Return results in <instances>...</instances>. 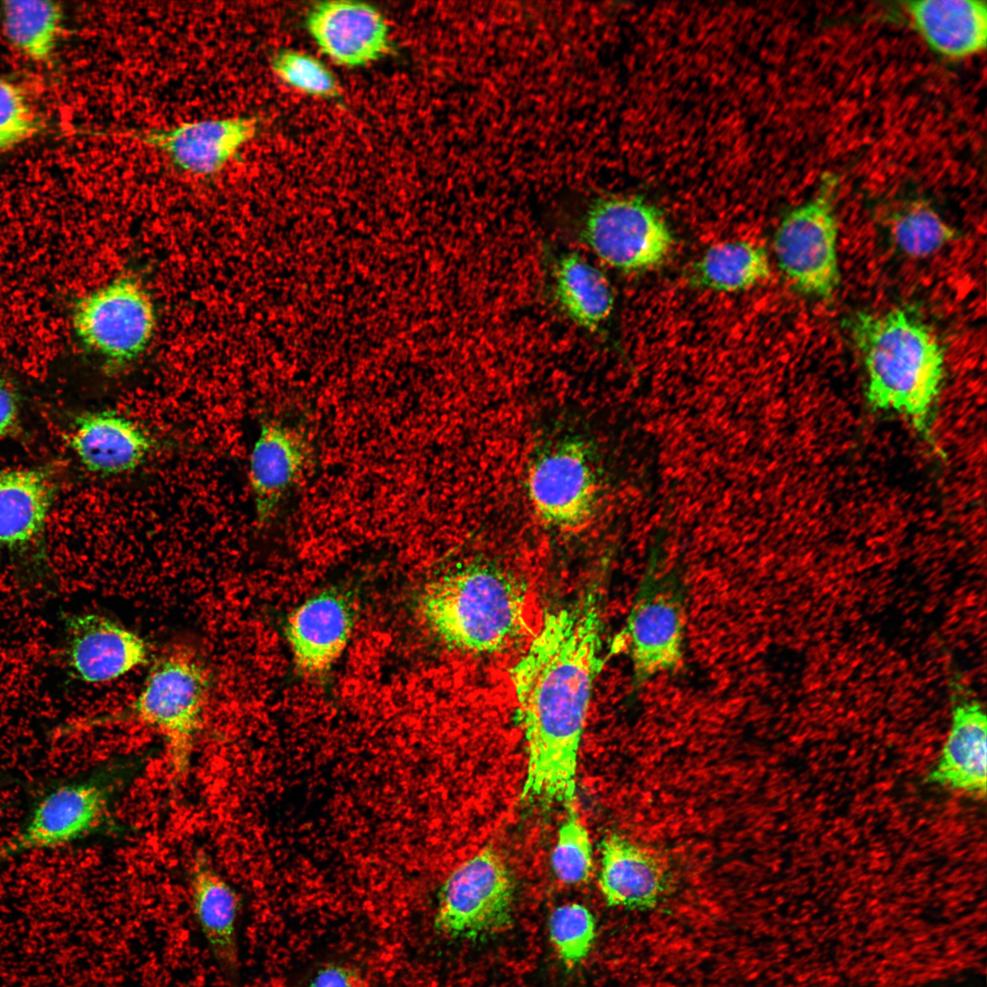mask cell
I'll list each match as a JSON object with an SVG mask.
<instances>
[{
	"label": "cell",
	"mask_w": 987,
	"mask_h": 987,
	"mask_svg": "<svg viewBox=\"0 0 987 987\" xmlns=\"http://www.w3.org/2000/svg\"><path fill=\"white\" fill-rule=\"evenodd\" d=\"M601 599L589 589L548 611L510 681L527 753L521 798L572 807L595 680L608 659Z\"/></svg>",
	"instance_id": "cell-1"
},
{
	"label": "cell",
	"mask_w": 987,
	"mask_h": 987,
	"mask_svg": "<svg viewBox=\"0 0 987 987\" xmlns=\"http://www.w3.org/2000/svg\"><path fill=\"white\" fill-rule=\"evenodd\" d=\"M847 324L863 358L871 409L906 417L932 443L945 376L944 350L935 333L907 308L878 314L858 312Z\"/></svg>",
	"instance_id": "cell-2"
},
{
	"label": "cell",
	"mask_w": 987,
	"mask_h": 987,
	"mask_svg": "<svg viewBox=\"0 0 987 987\" xmlns=\"http://www.w3.org/2000/svg\"><path fill=\"white\" fill-rule=\"evenodd\" d=\"M419 611L427 627L446 644L492 653L523 631L525 592L503 568L472 562L430 582L420 596Z\"/></svg>",
	"instance_id": "cell-3"
},
{
	"label": "cell",
	"mask_w": 987,
	"mask_h": 987,
	"mask_svg": "<svg viewBox=\"0 0 987 987\" xmlns=\"http://www.w3.org/2000/svg\"><path fill=\"white\" fill-rule=\"evenodd\" d=\"M207 674L196 653L184 647L165 653L152 667L131 716L160 734L175 781L188 773L204 725Z\"/></svg>",
	"instance_id": "cell-4"
},
{
	"label": "cell",
	"mask_w": 987,
	"mask_h": 987,
	"mask_svg": "<svg viewBox=\"0 0 987 987\" xmlns=\"http://www.w3.org/2000/svg\"><path fill=\"white\" fill-rule=\"evenodd\" d=\"M131 771L126 761L111 763L47 791L22 825L0 843V865L28 853L70 844L101 829Z\"/></svg>",
	"instance_id": "cell-5"
},
{
	"label": "cell",
	"mask_w": 987,
	"mask_h": 987,
	"mask_svg": "<svg viewBox=\"0 0 987 987\" xmlns=\"http://www.w3.org/2000/svg\"><path fill=\"white\" fill-rule=\"evenodd\" d=\"M573 232L600 260L625 273L658 266L674 243L659 209L637 196L592 199L575 219Z\"/></svg>",
	"instance_id": "cell-6"
},
{
	"label": "cell",
	"mask_w": 987,
	"mask_h": 987,
	"mask_svg": "<svg viewBox=\"0 0 987 987\" xmlns=\"http://www.w3.org/2000/svg\"><path fill=\"white\" fill-rule=\"evenodd\" d=\"M839 184V175H823L817 193L783 218L773 239L786 280L798 292L822 300L831 299L840 283L834 209Z\"/></svg>",
	"instance_id": "cell-7"
},
{
	"label": "cell",
	"mask_w": 987,
	"mask_h": 987,
	"mask_svg": "<svg viewBox=\"0 0 987 987\" xmlns=\"http://www.w3.org/2000/svg\"><path fill=\"white\" fill-rule=\"evenodd\" d=\"M515 884L504 859L492 848L456 867L440 887L434 928L471 942L487 940L513 922Z\"/></svg>",
	"instance_id": "cell-8"
},
{
	"label": "cell",
	"mask_w": 987,
	"mask_h": 987,
	"mask_svg": "<svg viewBox=\"0 0 987 987\" xmlns=\"http://www.w3.org/2000/svg\"><path fill=\"white\" fill-rule=\"evenodd\" d=\"M55 491L45 469H0V547L8 553L21 585L48 593L58 588L46 542Z\"/></svg>",
	"instance_id": "cell-9"
},
{
	"label": "cell",
	"mask_w": 987,
	"mask_h": 987,
	"mask_svg": "<svg viewBox=\"0 0 987 987\" xmlns=\"http://www.w3.org/2000/svg\"><path fill=\"white\" fill-rule=\"evenodd\" d=\"M81 342L112 369L137 361L156 328L153 301L139 280L122 275L82 297L73 310Z\"/></svg>",
	"instance_id": "cell-10"
},
{
	"label": "cell",
	"mask_w": 987,
	"mask_h": 987,
	"mask_svg": "<svg viewBox=\"0 0 987 987\" xmlns=\"http://www.w3.org/2000/svg\"><path fill=\"white\" fill-rule=\"evenodd\" d=\"M525 490L535 514L549 528L565 533L584 528L599 492L585 442L567 436L542 446L529 462Z\"/></svg>",
	"instance_id": "cell-11"
},
{
	"label": "cell",
	"mask_w": 987,
	"mask_h": 987,
	"mask_svg": "<svg viewBox=\"0 0 987 987\" xmlns=\"http://www.w3.org/2000/svg\"><path fill=\"white\" fill-rule=\"evenodd\" d=\"M685 611L678 589L661 578H644L625 625L614 642L627 647L632 684L641 688L683 661Z\"/></svg>",
	"instance_id": "cell-12"
},
{
	"label": "cell",
	"mask_w": 987,
	"mask_h": 987,
	"mask_svg": "<svg viewBox=\"0 0 987 987\" xmlns=\"http://www.w3.org/2000/svg\"><path fill=\"white\" fill-rule=\"evenodd\" d=\"M258 116L196 121L167 129L122 130L121 138L138 141L168 155L178 169L195 175L220 172L258 133Z\"/></svg>",
	"instance_id": "cell-13"
},
{
	"label": "cell",
	"mask_w": 987,
	"mask_h": 987,
	"mask_svg": "<svg viewBox=\"0 0 987 987\" xmlns=\"http://www.w3.org/2000/svg\"><path fill=\"white\" fill-rule=\"evenodd\" d=\"M304 23L320 51L343 67H364L394 50L385 16L367 3L320 2L308 10Z\"/></svg>",
	"instance_id": "cell-14"
},
{
	"label": "cell",
	"mask_w": 987,
	"mask_h": 987,
	"mask_svg": "<svg viewBox=\"0 0 987 987\" xmlns=\"http://www.w3.org/2000/svg\"><path fill=\"white\" fill-rule=\"evenodd\" d=\"M63 623L66 664L80 681H111L148 662L144 640L110 618L95 613L68 614Z\"/></svg>",
	"instance_id": "cell-15"
},
{
	"label": "cell",
	"mask_w": 987,
	"mask_h": 987,
	"mask_svg": "<svg viewBox=\"0 0 987 987\" xmlns=\"http://www.w3.org/2000/svg\"><path fill=\"white\" fill-rule=\"evenodd\" d=\"M353 617L350 602L333 590L315 594L294 609L284 629L297 667L310 676L327 672L348 642Z\"/></svg>",
	"instance_id": "cell-16"
},
{
	"label": "cell",
	"mask_w": 987,
	"mask_h": 987,
	"mask_svg": "<svg viewBox=\"0 0 987 987\" xmlns=\"http://www.w3.org/2000/svg\"><path fill=\"white\" fill-rule=\"evenodd\" d=\"M310 461L304 436L279 420L261 423L252 446L249 480L259 524L269 523Z\"/></svg>",
	"instance_id": "cell-17"
},
{
	"label": "cell",
	"mask_w": 987,
	"mask_h": 987,
	"mask_svg": "<svg viewBox=\"0 0 987 987\" xmlns=\"http://www.w3.org/2000/svg\"><path fill=\"white\" fill-rule=\"evenodd\" d=\"M69 440L82 466L101 476L136 469L156 447L143 427L111 410L77 416Z\"/></svg>",
	"instance_id": "cell-18"
},
{
	"label": "cell",
	"mask_w": 987,
	"mask_h": 987,
	"mask_svg": "<svg viewBox=\"0 0 987 987\" xmlns=\"http://www.w3.org/2000/svg\"><path fill=\"white\" fill-rule=\"evenodd\" d=\"M547 266L548 292L557 310L578 328L600 333L615 303L605 273L576 250L547 251Z\"/></svg>",
	"instance_id": "cell-19"
},
{
	"label": "cell",
	"mask_w": 987,
	"mask_h": 987,
	"mask_svg": "<svg viewBox=\"0 0 987 987\" xmlns=\"http://www.w3.org/2000/svg\"><path fill=\"white\" fill-rule=\"evenodd\" d=\"M953 695L950 731L927 781L983 798L987 783L986 715L981 704L964 693L958 690Z\"/></svg>",
	"instance_id": "cell-20"
},
{
	"label": "cell",
	"mask_w": 987,
	"mask_h": 987,
	"mask_svg": "<svg viewBox=\"0 0 987 987\" xmlns=\"http://www.w3.org/2000/svg\"><path fill=\"white\" fill-rule=\"evenodd\" d=\"M189 879L192 909L198 927L219 971L234 982L239 971V896L205 855L193 860Z\"/></svg>",
	"instance_id": "cell-21"
},
{
	"label": "cell",
	"mask_w": 987,
	"mask_h": 987,
	"mask_svg": "<svg viewBox=\"0 0 987 987\" xmlns=\"http://www.w3.org/2000/svg\"><path fill=\"white\" fill-rule=\"evenodd\" d=\"M600 893L609 907L649 908L663 895L668 874L652 852L612 833L600 844Z\"/></svg>",
	"instance_id": "cell-22"
},
{
	"label": "cell",
	"mask_w": 987,
	"mask_h": 987,
	"mask_svg": "<svg viewBox=\"0 0 987 987\" xmlns=\"http://www.w3.org/2000/svg\"><path fill=\"white\" fill-rule=\"evenodd\" d=\"M904 7L914 29L931 50L949 59L982 52L987 43V5L981 0H911Z\"/></svg>",
	"instance_id": "cell-23"
},
{
	"label": "cell",
	"mask_w": 987,
	"mask_h": 987,
	"mask_svg": "<svg viewBox=\"0 0 987 987\" xmlns=\"http://www.w3.org/2000/svg\"><path fill=\"white\" fill-rule=\"evenodd\" d=\"M770 271L763 247L748 240H731L708 248L695 262L691 280L701 288L735 292L767 280Z\"/></svg>",
	"instance_id": "cell-24"
},
{
	"label": "cell",
	"mask_w": 987,
	"mask_h": 987,
	"mask_svg": "<svg viewBox=\"0 0 987 987\" xmlns=\"http://www.w3.org/2000/svg\"><path fill=\"white\" fill-rule=\"evenodd\" d=\"M5 36L15 48L36 62L48 61L62 32L63 9L53 1H5L0 7Z\"/></svg>",
	"instance_id": "cell-25"
},
{
	"label": "cell",
	"mask_w": 987,
	"mask_h": 987,
	"mask_svg": "<svg viewBox=\"0 0 987 987\" xmlns=\"http://www.w3.org/2000/svg\"><path fill=\"white\" fill-rule=\"evenodd\" d=\"M887 228L896 249L912 259L930 257L959 237L953 227L923 203L897 211Z\"/></svg>",
	"instance_id": "cell-26"
},
{
	"label": "cell",
	"mask_w": 987,
	"mask_h": 987,
	"mask_svg": "<svg viewBox=\"0 0 987 987\" xmlns=\"http://www.w3.org/2000/svg\"><path fill=\"white\" fill-rule=\"evenodd\" d=\"M549 939L564 966L572 970L588 957L596 938V920L584 905L556 907L548 918Z\"/></svg>",
	"instance_id": "cell-27"
},
{
	"label": "cell",
	"mask_w": 987,
	"mask_h": 987,
	"mask_svg": "<svg viewBox=\"0 0 987 987\" xmlns=\"http://www.w3.org/2000/svg\"><path fill=\"white\" fill-rule=\"evenodd\" d=\"M271 67L282 82L304 94L326 100L341 97V87L333 71L308 53L280 49L271 57Z\"/></svg>",
	"instance_id": "cell-28"
},
{
	"label": "cell",
	"mask_w": 987,
	"mask_h": 987,
	"mask_svg": "<svg viewBox=\"0 0 987 987\" xmlns=\"http://www.w3.org/2000/svg\"><path fill=\"white\" fill-rule=\"evenodd\" d=\"M551 865L556 876L567 885L580 884L589 876L592 846L586 827L572 807L558 829Z\"/></svg>",
	"instance_id": "cell-29"
},
{
	"label": "cell",
	"mask_w": 987,
	"mask_h": 987,
	"mask_svg": "<svg viewBox=\"0 0 987 987\" xmlns=\"http://www.w3.org/2000/svg\"><path fill=\"white\" fill-rule=\"evenodd\" d=\"M41 128V117L26 90L0 78V153L34 137Z\"/></svg>",
	"instance_id": "cell-30"
},
{
	"label": "cell",
	"mask_w": 987,
	"mask_h": 987,
	"mask_svg": "<svg viewBox=\"0 0 987 987\" xmlns=\"http://www.w3.org/2000/svg\"><path fill=\"white\" fill-rule=\"evenodd\" d=\"M308 987L367 986L361 975L354 969L340 964H329L315 972Z\"/></svg>",
	"instance_id": "cell-31"
},
{
	"label": "cell",
	"mask_w": 987,
	"mask_h": 987,
	"mask_svg": "<svg viewBox=\"0 0 987 987\" xmlns=\"http://www.w3.org/2000/svg\"><path fill=\"white\" fill-rule=\"evenodd\" d=\"M20 422L19 398L15 388L0 378V438L16 434Z\"/></svg>",
	"instance_id": "cell-32"
}]
</instances>
